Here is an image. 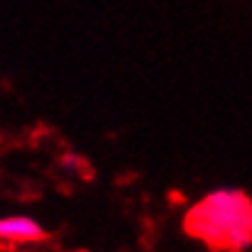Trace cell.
Returning a JSON list of instances; mask_svg holds the SVG:
<instances>
[{
  "label": "cell",
  "instance_id": "6da1fadb",
  "mask_svg": "<svg viewBox=\"0 0 252 252\" xmlns=\"http://www.w3.org/2000/svg\"><path fill=\"white\" fill-rule=\"evenodd\" d=\"M186 230L213 250H248L252 245V201L238 189L213 191L189 211Z\"/></svg>",
  "mask_w": 252,
  "mask_h": 252
},
{
  "label": "cell",
  "instance_id": "7a4b0ae2",
  "mask_svg": "<svg viewBox=\"0 0 252 252\" xmlns=\"http://www.w3.org/2000/svg\"><path fill=\"white\" fill-rule=\"evenodd\" d=\"M44 230L37 220H32L30 216H7L0 218V240H10V243H34L42 240Z\"/></svg>",
  "mask_w": 252,
  "mask_h": 252
},
{
  "label": "cell",
  "instance_id": "3957f363",
  "mask_svg": "<svg viewBox=\"0 0 252 252\" xmlns=\"http://www.w3.org/2000/svg\"><path fill=\"white\" fill-rule=\"evenodd\" d=\"M62 162H64V167H74L76 169L79 164H81V157H76V155H66Z\"/></svg>",
  "mask_w": 252,
  "mask_h": 252
}]
</instances>
